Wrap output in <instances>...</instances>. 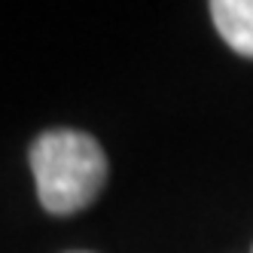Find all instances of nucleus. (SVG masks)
Instances as JSON below:
<instances>
[{
  "mask_svg": "<svg viewBox=\"0 0 253 253\" xmlns=\"http://www.w3.org/2000/svg\"><path fill=\"white\" fill-rule=\"evenodd\" d=\"M31 171L40 205L49 213H74L95 202L107 180V159L83 131H46L31 143Z\"/></svg>",
  "mask_w": 253,
  "mask_h": 253,
  "instance_id": "1",
  "label": "nucleus"
},
{
  "mask_svg": "<svg viewBox=\"0 0 253 253\" xmlns=\"http://www.w3.org/2000/svg\"><path fill=\"white\" fill-rule=\"evenodd\" d=\"M211 15L223 40L238 55L253 58V0H213Z\"/></svg>",
  "mask_w": 253,
  "mask_h": 253,
  "instance_id": "2",
  "label": "nucleus"
}]
</instances>
